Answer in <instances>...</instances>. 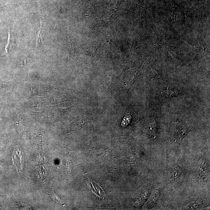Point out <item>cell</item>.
<instances>
[{"label":"cell","mask_w":210,"mask_h":210,"mask_svg":"<svg viewBox=\"0 0 210 210\" xmlns=\"http://www.w3.org/2000/svg\"><path fill=\"white\" fill-rule=\"evenodd\" d=\"M161 193V191L160 190H158L155 192V193H154L149 202V205H148L149 208H153L157 204L160 199Z\"/></svg>","instance_id":"obj_1"},{"label":"cell","mask_w":210,"mask_h":210,"mask_svg":"<svg viewBox=\"0 0 210 210\" xmlns=\"http://www.w3.org/2000/svg\"><path fill=\"white\" fill-rule=\"evenodd\" d=\"M40 29L39 30L37 34L36 37V47H38V46H40V45H42L45 46L44 42L43 41V37H42V23L41 19H40Z\"/></svg>","instance_id":"obj_2"},{"label":"cell","mask_w":210,"mask_h":210,"mask_svg":"<svg viewBox=\"0 0 210 210\" xmlns=\"http://www.w3.org/2000/svg\"><path fill=\"white\" fill-rule=\"evenodd\" d=\"M163 96L166 98H172L178 95V92L177 91H172V90L166 88L162 92Z\"/></svg>","instance_id":"obj_3"},{"label":"cell","mask_w":210,"mask_h":210,"mask_svg":"<svg viewBox=\"0 0 210 210\" xmlns=\"http://www.w3.org/2000/svg\"><path fill=\"white\" fill-rule=\"evenodd\" d=\"M13 45V40L12 38V34L10 32V29H9L8 32V39H7V41L6 44L5 46V52L6 53L8 54L9 49H11L12 46Z\"/></svg>","instance_id":"obj_4"},{"label":"cell","mask_w":210,"mask_h":210,"mask_svg":"<svg viewBox=\"0 0 210 210\" xmlns=\"http://www.w3.org/2000/svg\"><path fill=\"white\" fill-rule=\"evenodd\" d=\"M154 121L152 120L149 124V133L150 136H153V137L154 136H155L157 131V124Z\"/></svg>","instance_id":"obj_5"},{"label":"cell","mask_w":210,"mask_h":210,"mask_svg":"<svg viewBox=\"0 0 210 210\" xmlns=\"http://www.w3.org/2000/svg\"><path fill=\"white\" fill-rule=\"evenodd\" d=\"M199 166V172L200 174V176L206 177V174L207 171V166L205 162L202 161Z\"/></svg>","instance_id":"obj_6"},{"label":"cell","mask_w":210,"mask_h":210,"mask_svg":"<svg viewBox=\"0 0 210 210\" xmlns=\"http://www.w3.org/2000/svg\"><path fill=\"white\" fill-rule=\"evenodd\" d=\"M181 174V170L178 167L174 168L173 170H172V178L174 179H177L180 175Z\"/></svg>","instance_id":"obj_7"},{"label":"cell","mask_w":210,"mask_h":210,"mask_svg":"<svg viewBox=\"0 0 210 210\" xmlns=\"http://www.w3.org/2000/svg\"><path fill=\"white\" fill-rule=\"evenodd\" d=\"M3 7H4V6H3ZM0 7V9H1V7Z\"/></svg>","instance_id":"obj_8"}]
</instances>
